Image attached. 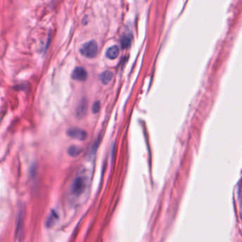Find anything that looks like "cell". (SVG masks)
<instances>
[{
    "mask_svg": "<svg viewBox=\"0 0 242 242\" xmlns=\"http://www.w3.org/2000/svg\"><path fill=\"white\" fill-rule=\"evenodd\" d=\"M87 185V178L83 176H78L73 180L71 186V193L72 195L78 197L84 193Z\"/></svg>",
    "mask_w": 242,
    "mask_h": 242,
    "instance_id": "6da1fadb",
    "label": "cell"
},
{
    "mask_svg": "<svg viewBox=\"0 0 242 242\" xmlns=\"http://www.w3.org/2000/svg\"><path fill=\"white\" fill-rule=\"evenodd\" d=\"M97 50H98V46L97 42L92 40L82 45L80 48V52L82 56H85L86 58H92L97 56Z\"/></svg>",
    "mask_w": 242,
    "mask_h": 242,
    "instance_id": "7a4b0ae2",
    "label": "cell"
},
{
    "mask_svg": "<svg viewBox=\"0 0 242 242\" xmlns=\"http://www.w3.org/2000/svg\"><path fill=\"white\" fill-rule=\"evenodd\" d=\"M67 135L77 140L83 141L87 138V132L78 127H72L67 131Z\"/></svg>",
    "mask_w": 242,
    "mask_h": 242,
    "instance_id": "3957f363",
    "label": "cell"
},
{
    "mask_svg": "<svg viewBox=\"0 0 242 242\" xmlns=\"http://www.w3.org/2000/svg\"><path fill=\"white\" fill-rule=\"evenodd\" d=\"M87 73L86 70L82 67H76L71 74V78L75 80L84 81L87 79Z\"/></svg>",
    "mask_w": 242,
    "mask_h": 242,
    "instance_id": "277c9868",
    "label": "cell"
},
{
    "mask_svg": "<svg viewBox=\"0 0 242 242\" xmlns=\"http://www.w3.org/2000/svg\"><path fill=\"white\" fill-rule=\"evenodd\" d=\"M87 102L86 99H83L80 102L79 105L77 107L76 109V115L78 118H82L87 113Z\"/></svg>",
    "mask_w": 242,
    "mask_h": 242,
    "instance_id": "5b68a950",
    "label": "cell"
},
{
    "mask_svg": "<svg viewBox=\"0 0 242 242\" xmlns=\"http://www.w3.org/2000/svg\"><path fill=\"white\" fill-rule=\"evenodd\" d=\"M119 53V48L117 46H112L107 50L106 56L109 59H115Z\"/></svg>",
    "mask_w": 242,
    "mask_h": 242,
    "instance_id": "8992f818",
    "label": "cell"
},
{
    "mask_svg": "<svg viewBox=\"0 0 242 242\" xmlns=\"http://www.w3.org/2000/svg\"><path fill=\"white\" fill-rule=\"evenodd\" d=\"M113 78V73L109 71H105L100 74L99 75V79H100L101 82L104 84H108L109 82H110L111 80Z\"/></svg>",
    "mask_w": 242,
    "mask_h": 242,
    "instance_id": "52a82bcc",
    "label": "cell"
},
{
    "mask_svg": "<svg viewBox=\"0 0 242 242\" xmlns=\"http://www.w3.org/2000/svg\"><path fill=\"white\" fill-rule=\"evenodd\" d=\"M81 147L78 146H71L68 149V153L72 157H76L79 156L82 152Z\"/></svg>",
    "mask_w": 242,
    "mask_h": 242,
    "instance_id": "ba28073f",
    "label": "cell"
},
{
    "mask_svg": "<svg viewBox=\"0 0 242 242\" xmlns=\"http://www.w3.org/2000/svg\"><path fill=\"white\" fill-rule=\"evenodd\" d=\"M121 46L123 48H126L130 46L131 43V36L129 35H124L121 39Z\"/></svg>",
    "mask_w": 242,
    "mask_h": 242,
    "instance_id": "9c48e42d",
    "label": "cell"
},
{
    "mask_svg": "<svg viewBox=\"0 0 242 242\" xmlns=\"http://www.w3.org/2000/svg\"><path fill=\"white\" fill-rule=\"evenodd\" d=\"M57 219H58V216H57L56 212H51V215L49 216V217L47 219V225L50 226H53Z\"/></svg>",
    "mask_w": 242,
    "mask_h": 242,
    "instance_id": "30bf717a",
    "label": "cell"
},
{
    "mask_svg": "<svg viewBox=\"0 0 242 242\" xmlns=\"http://www.w3.org/2000/svg\"><path fill=\"white\" fill-rule=\"evenodd\" d=\"M99 109H100V103H99V102H94L93 105H92V112L94 114L97 113L99 111Z\"/></svg>",
    "mask_w": 242,
    "mask_h": 242,
    "instance_id": "8fae6325",
    "label": "cell"
}]
</instances>
